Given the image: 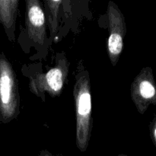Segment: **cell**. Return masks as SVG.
Masks as SVG:
<instances>
[{
    "label": "cell",
    "mask_w": 156,
    "mask_h": 156,
    "mask_svg": "<svg viewBox=\"0 0 156 156\" xmlns=\"http://www.w3.org/2000/svg\"><path fill=\"white\" fill-rule=\"evenodd\" d=\"M73 88L76 116V146L85 152L89 145L92 130L91 93L90 76L82 60L79 61Z\"/></svg>",
    "instance_id": "obj_1"
},
{
    "label": "cell",
    "mask_w": 156,
    "mask_h": 156,
    "mask_svg": "<svg viewBox=\"0 0 156 156\" xmlns=\"http://www.w3.org/2000/svg\"><path fill=\"white\" fill-rule=\"evenodd\" d=\"M56 57L54 67L46 73H35L29 77V89L44 102L46 93L52 98L60 95L67 82L69 62L64 53H57Z\"/></svg>",
    "instance_id": "obj_2"
},
{
    "label": "cell",
    "mask_w": 156,
    "mask_h": 156,
    "mask_svg": "<svg viewBox=\"0 0 156 156\" xmlns=\"http://www.w3.org/2000/svg\"><path fill=\"white\" fill-rule=\"evenodd\" d=\"M20 113V95L17 76L12 64L0 53V121L8 123Z\"/></svg>",
    "instance_id": "obj_3"
},
{
    "label": "cell",
    "mask_w": 156,
    "mask_h": 156,
    "mask_svg": "<svg viewBox=\"0 0 156 156\" xmlns=\"http://www.w3.org/2000/svg\"><path fill=\"white\" fill-rule=\"evenodd\" d=\"M109 36L107 41V51L113 66H115L121 55L126 34L125 18L118 6L111 1L108 6Z\"/></svg>",
    "instance_id": "obj_4"
},
{
    "label": "cell",
    "mask_w": 156,
    "mask_h": 156,
    "mask_svg": "<svg viewBox=\"0 0 156 156\" xmlns=\"http://www.w3.org/2000/svg\"><path fill=\"white\" fill-rule=\"evenodd\" d=\"M130 94L140 114H144L150 105H156V82L151 67H144L136 76L131 84Z\"/></svg>",
    "instance_id": "obj_5"
},
{
    "label": "cell",
    "mask_w": 156,
    "mask_h": 156,
    "mask_svg": "<svg viewBox=\"0 0 156 156\" xmlns=\"http://www.w3.org/2000/svg\"><path fill=\"white\" fill-rule=\"evenodd\" d=\"M25 25L28 37L33 42L42 44L45 41L46 18L39 0H26Z\"/></svg>",
    "instance_id": "obj_6"
},
{
    "label": "cell",
    "mask_w": 156,
    "mask_h": 156,
    "mask_svg": "<svg viewBox=\"0 0 156 156\" xmlns=\"http://www.w3.org/2000/svg\"><path fill=\"white\" fill-rule=\"evenodd\" d=\"M18 4V0H0V23L4 27L10 41H14L15 38V23Z\"/></svg>",
    "instance_id": "obj_7"
},
{
    "label": "cell",
    "mask_w": 156,
    "mask_h": 156,
    "mask_svg": "<svg viewBox=\"0 0 156 156\" xmlns=\"http://www.w3.org/2000/svg\"><path fill=\"white\" fill-rule=\"evenodd\" d=\"M62 1H44V12L47 17V24L50 29V37L54 38L59 30V7Z\"/></svg>",
    "instance_id": "obj_8"
},
{
    "label": "cell",
    "mask_w": 156,
    "mask_h": 156,
    "mask_svg": "<svg viewBox=\"0 0 156 156\" xmlns=\"http://www.w3.org/2000/svg\"><path fill=\"white\" fill-rule=\"evenodd\" d=\"M149 132L152 143L156 147V116L153 117L149 123Z\"/></svg>",
    "instance_id": "obj_9"
},
{
    "label": "cell",
    "mask_w": 156,
    "mask_h": 156,
    "mask_svg": "<svg viewBox=\"0 0 156 156\" xmlns=\"http://www.w3.org/2000/svg\"><path fill=\"white\" fill-rule=\"evenodd\" d=\"M39 156H62V155H54L51 153L50 152H49L48 150H46V149H44V150H41L39 153Z\"/></svg>",
    "instance_id": "obj_10"
},
{
    "label": "cell",
    "mask_w": 156,
    "mask_h": 156,
    "mask_svg": "<svg viewBox=\"0 0 156 156\" xmlns=\"http://www.w3.org/2000/svg\"><path fill=\"white\" fill-rule=\"evenodd\" d=\"M117 156H129V155H124V154H120V155H118Z\"/></svg>",
    "instance_id": "obj_11"
}]
</instances>
